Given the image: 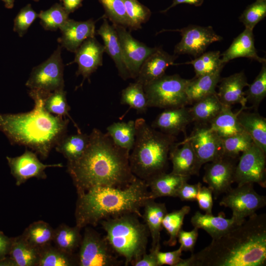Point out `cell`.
<instances>
[{
	"label": "cell",
	"instance_id": "cell-35",
	"mask_svg": "<svg viewBox=\"0 0 266 266\" xmlns=\"http://www.w3.org/2000/svg\"><path fill=\"white\" fill-rule=\"evenodd\" d=\"M106 130L115 144L130 152L135 141V121L114 122L108 126Z\"/></svg>",
	"mask_w": 266,
	"mask_h": 266
},
{
	"label": "cell",
	"instance_id": "cell-39",
	"mask_svg": "<svg viewBox=\"0 0 266 266\" xmlns=\"http://www.w3.org/2000/svg\"><path fill=\"white\" fill-rule=\"evenodd\" d=\"M120 103L130 106L138 114L145 113L148 107L143 85L136 81L130 83L122 91Z\"/></svg>",
	"mask_w": 266,
	"mask_h": 266
},
{
	"label": "cell",
	"instance_id": "cell-47",
	"mask_svg": "<svg viewBox=\"0 0 266 266\" xmlns=\"http://www.w3.org/2000/svg\"><path fill=\"white\" fill-rule=\"evenodd\" d=\"M266 16V0H256L249 5L239 17L245 28L253 30L255 26Z\"/></svg>",
	"mask_w": 266,
	"mask_h": 266
},
{
	"label": "cell",
	"instance_id": "cell-50",
	"mask_svg": "<svg viewBox=\"0 0 266 266\" xmlns=\"http://www.w3.org/2000/svg\"><path fill=\"white\" fill-rule=\"evenodd\" d=\"M196 200L199 206L205 213L212 214L213 199L211 190L206 186H202L200 188L198 193Z\"/></svg>",
	"mask_w": 266,
	"mask_h": 266
},
{
	"label": "cell",
	"instance_id": "cell-7",
	"mask_svg": "<svg viewBox=\"0 0 266 266\" xmlns=\"http://www.w3.org/2000/svg\"><path fill=\"white\" fill-rule=\"evenodd\" d=\"M189 79L165 74L143 86L148 107L167 109L189 105L186 89Z\"/></svg>",
	"mask_w": 266,
	"mask_h": 266
},
{
	"label": "cell",
	"instance_id": "cell-31",
	"mask_svg": "<svg viewBox=\"0 0 266 266\" xmlns=\"http://www.w3.org/2000/svg\"><path fill=\"white\" fill-rule=\"evenodd\" d=\"M216 93L197 101L189 108L192 122L196 124H209L220 112L223 104Z\"/></svg>",
	"mask_w": 266,
	"mask_h": 266
},
{
	"label": "cell",
	"instance_id": "cell-17",
	"mask_svg": "<svg viewBox=\"0 0 266 266\" xmlns=\"http://www.w3.org/2000/svg\"><path fill=\"white\" fill-rule=\"evenodd\" d=\"M105 52L104 47L97 41L95 37L85 40L74 53L73 62L68 64L76 63L78 69L77 76L82 75L83 82L98 68L102 65V56Z\"/></svg>",
	"mask_w": 266,
	"mask_h": 266
},
{
	"label": "cell",
	"instance_id": "cell-30",
	"mask_svg": "<svg viewBox=\"0 0 266 266\" xmlns=\"http://www.w3.org/2000/svg\"><path fill=\"white\" fill-rule=\"evenodd\" d=\"M209 125L221 138L245 132L238 121L237 112L234 113L231 106L223 105Z\"/></svg>",
	"mask_w": 266,
	"mask_h": 266
},
{
	"label": "cell",
	"instance_id": "cell-43",
	"mask_svg": "<svg viewBox=\"0 0 266 266\" xmlns=\"http://www.w3.org/2000/svg\"><path fill=\"white\" fill-rule=\"evenodd\" d=\"M223 155L239 159L240 154L254 144L251 136L246 132L221 138Z\"/></svg>",
	"mask_w": 266,
	"mask_h": 266
},
{
	"label": "cell",
	"instance_id": "cell-42",
	"mask_svg": "<svg viewBox=\"0 0 266 266\" xmlns=\"http://www.w3.org/2000/svg\"><path fill=\"white\" fill-rule=\"evenodd\" d=\"M69 14L63 5L57 3L46 10L40 11L38 18L45 30L55 31L60 29L69 19Z\"/></svg>",
	"mask_w": 266,
	"mask_h": 266
},
{
	"label": "cell",
	"instance_id": "cell-45",
	"mask_svg": "<svg viewBox=\"0 0 266 266\" xmlns=\"http://www.w3.org/2000/svg\"><path fill=\"white\" fill-rule=\"evenodd\" d=\"M104 8L105 16L114 25H120L131 29L123 0H99Z\"/></svg>",
	"mask_w": 266,
	"mask_h": 266
},
{
	"label": "cell",
	"instance_id": "cell-19",
	"mask_svg": "<svg viewBox=\"0 0 266 266\" xmlns=\"http://www.w3.org/2000/svg\"><path fill=\"white\" fill-rule=\"evenodd\" d=\"M177 57L175 54H169L161 47H157L142 63L135 81L144 86L161 77L168 66L176 65L174 61Z\"/></svg>",
	"mask_w": 266,
	"mask_h": 266
},
{
	"label": "cell",
	"instance_id": "cell-1",
	"mask_svg": "<svg viewBox=\"0 0 266 266\" xmlns=\"http://www.w3.org/2000/svg\"><path fill=\"white\" fill-rule=\"evenodd\" d=\"M130 154L115 144L107 133L94 128L82 155L67 165L77 194L97 186H129L137 178L130 168Z\"/></svg>",
	"mask_w": 266,
	"mask_h": 266
},
{
	"label": "cell",
	"instance_id": "cell-55",
	"mask_svg": "<svg viewBox=\"0 0 266 266\" xmlns=\"http://www.w3.org/2000/svg\"><path fill=\"white\" fill-rule=\"evenodd\" d=\"M83 0H61L63 6L66 11L70 14L81 6Z\"/></svg>",
	"mask_w": 266,
	"mask_h": 266
},
{
	"label": "cell",
	"instance_id": "cell-59",
	"mask_svg": "<svg viewBox=\"0 0 266 266\" xmlns=\"http://www.w3.org/2000/svg\"><path fill=\"white\" fill-rule=\"evenodd\" d=\"M34 0V1H39V0Z\"/></svg>",
	"mask_w": 266,
	"mask_h": 266
},
{
	"label": "cell",
	"instance_id": "cell-58",
	"mask_svg": "<svg viewBox=\"0 0 266 266\" xmlns=\"http://www.w3.org/2000/svg\"><path fill=\"white\" fill-rule=\"evenodd\" d=\"M4 3V6L8 9L13 8L15 0H1Z\"/></svg>",
	"mask_w": 266,
	"mask_h": 266
},
{
	"label": "cell",
	"instance_id": "cell-3",
	"mask_svg": "<svg viewBox=\"0 0 266 266\" xmlns=\"http://www.w3.org/2000/svg\"><path fill=\"white\" fill-rule=\"evenodd\" d=\"M29 94L34 101L33 109L25 113L0 114V131L12 145L25 146L45 159L66 134L69 120L46 110L44 94L35 90H30Z\"/></svg>",
	"mask_w": 266,
	"mask_h": 266
},
{
	"label": "cell",
	"instance_id": "cell-56",
	"mask_svg": "<svg viewBox=\"0 0 266 266\" xmlns=\"http://www.w3.org/2000/svg\"><path fill=\"white\" fill-rule=\"evenodd\" d=\"M203 2V0H173L171 5L167 7L166 9L161 11V12L165 13L170 8L181 3H188L194 5L196 6H200L202 4Z\"/></svg>",
	"mask_w": 266,
	"mask_h": 266
},
{
	"label": "cell",
	"instance_id": "cell-2",
	"mask_svg": "<svg viewBox=\"0 0 266 266\" xmlns=\"http://www.w3.org/2000/svg\"><path fill=\"white\" fill-rule=\"evenodd\" d=\"M266 263V214L249 216L176 266H263Z\"/></svg>",
	"mask_w": 266,
	"mask_h": 266
},
{
	"label": "cell",
	"instance_id": "cell-32",
	"mask_svg": "<svg viewBox=\"0 0 266 266\" xmlns=\"http://www.w3.org/2000/svg\"><path fill=\"white\" fill-rule=\"evenodd\" d=\"M8 254L16 266H37L39 250L30 244L22 235L11 238Z\"/></svg>",
	"mask_w": 266,
	"mask_h": 266
},
{
	"label": "cell",
	"instance_id": "cell-48",
	"mask_svg": "<svg viewBox=\"0 0 266 266\" xmlns=\"http://www.w3.org/2000/svg\"><path fill=\"white\" fill-rule=\"evenodd\" d=\"M37 17L38 14L33 9L31 4H27L20 10L15 17L13 31L17 33L20 37L23 36Z\"/></svg>",
	"mask_w": 266,
	"mask_h": 266
},
{
	"label": "cell",
	"instance_id": "cell-6",
	"mask_svg": "<svg viewBox=\"0 0 266 266\" xmlns=\"http://www.w3.org/2000/svg\"><path fill=\"white\" fill-rule=\"evenodd\" d=\"M138 217L135 214L127 213L99 223L112 250L124 259L126 266L138 261L146 253L150 233Z\"/></svg>",
	"mask_w": 266,
	"mask_h": 266
},
{
	"label": "cell",
	"instance_id": "cell-15",
	"mask_svg": "<svg viewBox=\"0 0 266 266\" xmlns=\"http://www.w3.org/2000/svg\"><path fill=\"white\" fill-rule=\"evenodd\" d=\"M119 39L124 59L132 78L135 79L145 60L157 47H150L135 39L125 27L114 25Z\"/></svg>",
	"mask_w": 266,
	"mask_h": 266
},
{
	"label": "cell",
	"instance_id": "cell-57",
	"mask_svg": "<svg viewBox=\"0 0 266 266\" xmlns=\"http://www.w3.org/2000/svg\"><path fill=\"white\" fill-rule=\"evenodd\" d=\"M0 266H16V265L10 257H5L0 259Z\"/></svg>",
	"mask_w": 266,
	"mask_h": 266
},
{
	"label": "cell",
	"instance_id": "cell-49",
	"mask_svg": "<svg viewBox=\"0 0 266 266\" xmlns=\"http://www.w3.org/2000/svg\"><path fill=\"white\" fill-rule=\"evenodd\" d=\"M198 230L194 228L191 231H185L182 229L180 230L177 235V240L182 251L193 253L198 237Z\"/></svg>",
	"mask_w": 266,
	"mask_h": 266
},
{
	"label": "cell",
	"instance_id": "cell-10",
	"mask_svg": "<svg viewBox=\"0 0 266 266\" xmlns=\"http://www.w3.org/2000/svg\"><path fill=\"white\" fill-rule=\"evenodd\" d=\"M253 184L247 183L232 188L225 193L220 205L230 208L233 217L245 220L266 205V196L258 194Z\"/></svg>",
	"mask_w": 266,
	"mask_h": 266
},
{
	"label": "cell",
	"instance_id": "cell-12",
	"mask_svg": "<svg viewBox=\"0 0 266 266\" xmlns=\"http://www.w3.org/2000/svg\"><path fill=\"white\" fill-rule=\"evenodd\" d=\"M176 31L180 32L181 39L174 47L175 55L188 54L196 58L211 43L222 39L211 26L189 25Z\"/></svg>",
	"mask_w": 266,
	"mask_h": 266
},
{
	"label": "cell",
	"instance_id": "cell-46",
	"mask_svg": "<svg viewBox=\"0 0 266 266\" xmlns=\"http://www.w3.org/2000/svg\"><path fill=\"white\" fill-rule=\"evenodd\" d=\"M123 1L130 21V29H140L141 25L149 20L151 11L137 0H123Z\"/></svg>",
	"mask_w": 266,
	"mask_h": 266
},
{
	"label": "cell",
	"instance_id": "cell-5",
	"mask_svg": "<svg viewBox=\"0 0 266 266\" xmlns=\"http://www.w3.org/2000/svg\"><path fill=\"white\" fill-rule=\"evenodd\" d=\"M135 141L129 161L132 173L146 182L166 172L169 153L175 144V136L158 131L145 119L135 121Z\"/></svg>",
	"mask_w": 266,
	"mask_h": 266
},
{
	"label": "cell",
	"instance_id": "cell-18",
	"mask_svg": "<svg viewBox=\"0 0 266 266\" xmlns=\"http://www.w3.org/2000/svg\"><path fill=\"white\" fill-rule=\"evenodd\" d=\"M61 36L58 39L61 47L75 53L87 39L95 37V23L92 19L76 21L69 19L60 29Z\"/></svg>",
	"mask_w": 266,
	"mask_h": 266
},
{
	"label": "cell",
	"instance_id": "cell-37",
	"mask_svg": "<svg viewBox=\"0 0 266 266\" xmlns=\"http://www.w3.org/2000/svg\"><path fill=\"white\" fill-rule=\"evenodd\" d=\"M77 266L75 255L66 253L51 244L39 249L37 266Z\"/></svg>",
	"mask_w": 266,
	"mask_h": 266
},
{
	"label": "cell",
	"instance_id": "cell-28",
	"mask_svg": "<svg viewBox=\"0 0 266 266\" xmlns=\"http://www.w3.org/2000/svg\"><path fill=\"white\" fill-rule=\"evenodd\" d=\"M238 121L254 144L266 153V119L258 112L241 109L237 112Z\"/></svg>",
	"mask_w": 266,
	"mask_h": 266
},
{
	"label": "cell",
	"instance_id": "cell-26",
	"mask_svg": "<svg viewBox=\"0 0 266 266\" xmlns=\"http://www.w3.org/2000/svg\"><path fill=\"white\" fill-rule=\"evenodd\" d=\"M154 200L149 199L145 201L143 206V213L141 217L151 237V248L150 250L159 251L161 249L162 221L167 211L165 203L157 202Z\"/></svg>",
	"mask_w": 266,
	"mask_h": 266
},
{
	"label": "cell",
	"instance_id": "cell-21",
	"mask_svg": "<svg viewBox=\"0 0 266 266\" xmlns=\"http://www.w3.org/2000/svg\"><path fill=\"white\" fill-rule=\"evenodd\" d=\"M245 220L233 216L230 219L225 218L223 212L215 216L212 214H202L197 211L191 218V222L194 228L204 230L212 239H216L241 225Z\"/></svg>",
	"mask_w": 266,
	"mask_h": 266
},
{
	"label": "cell",
	"instance_id": "cell-16",
	"mask_svg": "<svg viewBox=\"0 0 266 266\" xmlns=\"http://www.w3.org/2000/svg\"><path fill=\"white\" fill-rule=\"evenodd\" d=\"M6 159L10 172L16 180L17 186H20L32 178L45 179V170L48 167H61V163L47 165L41 163L35 152L26 149L23 154L15 157L7 156Z\"/></svg>",
	"mask_w": 266,
	"mask_h": 266
},
{
	"label": "cell",
	"instance_id": "cell-24",
	"mask_svg": "<svg viewBox=\"0 0 266 266\" xmlns=\"http://www.w3.org/2000/svg\"><path fill=\"white\" fill-rule=\"evenodd\" d=\"M104 43L105 52L111 58L117 68L118 73L124 80L131 78L127 67L117 33L113 25L108 22L106 18L97 31Z\"/></svg>",
	"mask_w": 266,
	"mask_h": 266
},
{
	"label": "cell",
	"instance_id": "cell-22",
	"mask_svg": "<svg viewBox=\"0 0 266 266\" xmlns=\"http://www.w3.org/2000/svg\"><path fill=\"white\" fill-rule=\"evenodd\" d=\"M219 82L218 92L216 93L223 105L232 106L238 103L241 105V109L246 108L247 101L243 89L249 84L243 71L221 78Z\"/></svg>",
	"mask_w": 266,
	"mask_h": 266
},
{
	"label": "cell",
	"instance_id": "cell-38",
	"mask_svg": "<svg viewBox=\"0 0 266 266\" xmlns=\"http://www.w3.org/2000/svg\"><path fill=\"white\" fill-rule=\"evenodd\" d=\"M66 93L64 89L56 90L44 96L43 105L49 113L61 117H69L77 128V132H81L69 114L70 107L67 103Z\"/></svg>",
	"mask_w": 266,
	"mask_h": 266
},
{
	"label": "cell",
	"instance_id": "cell-34",
	"mask_svg": "<svg viewBox=\"0 0 266 266\" xmlns=\"http://www.w3.org/2000/svg\"><path fill=\"white\" fill-rule=\"evenodd\" d=\"M81 229L77 226L70 227L61 224L54 229L53 242L61 250L70 254H73L79 248L82 236L80 233Z\"/></svg>",
	"mask_w": 266,
	"mask_h": 266
},
{
	"label": "cell",
	"instance_id": "cell-11",
	"mask_svg": "<svg viewBox=\"0 0 266 266\" xmlns=\"http://www.w3.org/2000/svg\"><path fill=\"white\" fill-rule=\"evenodd\" d=\"M266 153L253 144L239 156L234 173L237 185L257 183L266 187Z\"/></svg>",
	"mask_w": 266,
	"mask_h": 266
},
{
	"label": "cell",
	"instance_id": "cell-4",
	"mask_svg": "<svg viewBox=\"0 0 266 266\" xmlns=\"http://www.w3.org/2000/svg\"><path fill=\"white\" fill-rule=\"evenodd\" d=\"M145 181L136 178L125 188L97 186L78 195L75 211L76 226H96L100 221L127 213L142 217L140 209L152 199Z\"/></svg>",
	"mask_w": 266,
	"mask_h": 266
},
{
	"label": "cell",
	"instance_id": "cell-14",
	"mask_svg": "<svg viewBox=\"0 0 266 266\" xmlns=\"http://www.w3.org/2000/svg\"><path fill=\"white\" fill-rule=\"evenodd\" d=\"M238 160L223 155L204 167L202 180L211 190L215 199L232 188Z\"/></svg>",
	"mask_w": 266,
	"mask_h": 266
},
{
	"label": "cell",
	"instance_id": "cell-13",
	"mask_svg": "<svg viewBox=\"0 0 266 266\" xmlns=\"http://www.w3.org/2000/svg\"><path fill=\"white\" fill-rule=\"evenodd\" d=\"M185 139L191 143L201 166L223 156L221 138L208 124H196Z\"/></svg>",
	"mask_w": 266,
	"mask_h": 266
},
{
	"label": "cell",
	"instance_id": "cell-54",
	"mask_svg": "<svg viewBox=\"0 0 266 266\" xmlns=\"http://www.w3.org/2000/svg\"><path fill=\"white\" fill-rule=\"evenodd\" d=\"M11 244V238L5 235L0 232V259L6 257L9 254Z\"/></svg>",
	"mask_w": 266,
	"mask_h": 266
},
{
	"label": "cell",
	"instance_id": "cell-20",
	"mask_svg": "<svg viewBox=\"0 0 266 266\" xmlns=\"http://www.w3.org/2000/svg\"><path fill=\"white\" fill-rule=\"evenodd\" d=\"M179 144L180 147L176 143L169 153V160L172 164L171 172L189 177L198 175L201 165L191 143L185 139Z\"/></svg>",
	"mask_w": 266,
	"mask_h": 266
},
{
	"label": "cell",
	"instance_id": "cell-8",
	"mask_svg": "<svg viewBox=\"0 0 266 266\" xmlns=\"http://www.w3.org/2000/svg\"><path fill=\"white\" fill-rule=\"evenodd\" d=\"M105 236L85 227L77 256L79 266H119L123 262L115 255Z\"/></svg>",
	"mask_w": 266,
	"mask_h": 266
},
{
	"label": "cell",
	"instance_id": "cell-23",
	"mask_svg": "<svg viewBox=\"0 0 266 266\" xmlns=\"http://www.w3.org/2000/svg\"><path fill=\"white\" fill-rule=\"evenodd\" d=\"M192 122L189 108L186 106L165 109L152 122L151 126L165 133L175 136L184 133Z\"/></svg>",
	"mask_w": 266,
	"mask_h": 266
},
{
	"label": "cell",
	"instance_id": "cell-29",
	"mask_svg": "<svg viewBox=\"0 0 266 266\" xmlns=\"http://www.w3.org/2000/svg\"><path fill=\"white\" fill-rule=\"evenodd\" d=\"M190 177L170 172L161 173L146 182L153 199L163 197H176L179 187Z\"/></svg>",
	"mask_w": 266,
	"mask_h": 266
},
{
	"label": "cell",
	"instance_id": "cell-41",
	"mask_svg": "<svg viewBox=\"0 0 266 266\" xmlns=\"http://www.w3.org/2000/svg\"><path fill=\"white\" fill-rule=\"evenodd\" d=\"M191 208L189 206H183L180 209L167 213L162 221L163 228H165L169 235V239L165 244L169 246H174L177 241V235L182 229L183 220L188 214Z\"/></svg>",
	"mask_w": 266,
	"mask_h": 266
},
{
	"label": "cell",
	"instance_id": "cell-44",
	"mask_svg": "<svg viewBox=\"0 0 266 266\" xmlns=\"http://www.w3.org/2000/svg\"><path fill=\"white\" fill-rule=\"evenodd\" d=\"M262 65L260 72L244 92L247 102L250 103L255 110L266 96V62Z\"/></svg>",
	"mask_w": 266,
	"mask_h": 266
},
{
	"label": "cell",
	"instance_id": "cell-52",
	"mask_svg": "<svg viewBox=\"0 0 266 266\" xmlns=\"http://www.w3.org/2000/svg\"><path fill=\"white\" fill-rule=\"evenodd\" d=\"M182 250L180 246L178 249L166 252L160 251L157 253V259L159 266L163 265H169L176 266L181 261Z\"/></svg>",
	"mask_w": 266,
	"mask_h": 266
},
{
	"label": "cell",
	"instance_id": "cell-36",
	"mask_svg": "<svg viewBox=\"0 0 266 266\" xmlns=\"http://www.w3.org/2000/svg\"><path fill=\"white\" fill-rule=\"evenodd\" d=\"M54 233V229L50 224L40 220L31 224L22 235L30 244L39 250L51 244Z\"/></svg>",
	"mask_w": 266,
	"mask_h": 266
},
{
	"label": "cell",
	"instance_id": "cell-51",
	"mask_svg": "<svg viewBox=\"0 0 266 266\" xmlns=\"http://www.w3.org/2000/svg\"><path fill=\"white\" fill-rule=\"evenodd\" d=\"M201 186L200 182L190 184L187 181L184 182L177 190L176 197L179 198L182 201H194L196 200L198 193Z\"/></svg>",
	"mask_w": 266,
	"mask_h": 266
},
{
	"label": "cell",
	"instance_id": "cell-33",
	"mask_svg": "<svg viewBox=\"0 0 266 266\" xmlns=\"http://www.w3.org/2000/svg\"><path fill=\"white\" fill-rule=\"evenodd\" d=\"M89 141V135L77 132L76 133L66 134L55 146L56 150L62 154L67 163L78 160L85 151Z\"/></svg>",
	"mask_w": 266,
	"mask_h": 266
},
{
	"label": "cell",
	"instance_id": "cell-27",
	"mask_svg": "<svg viewBox=\"0 0 266 266\" xmlns=\"http://www.w3.org/2000/svg\"><path fill=\"white\" fill-rule=\"evenodd\" d=\"M222 69L189 79L186 89L189 104L192 105L197 101L216 93L215 89L221 79Z\"/></svg>",
	"mask_w": 266,
	"mask_h": 266
},
{
	"label": "cell",
	"instance_id": "cell-25",
	"mask_svg": "<svg viewBox=\"0 0 266 266\" xmlns=\"http://www.w3.org/2000/svg\"><path fill=\"white\" fill-rule=\"evenodd\" d=\"M240 57L247 58L261 63L266 62L265 58L260 57L257 54L254 45L253 30L246 28L233 39L230 47L221 54V61L224 65L232 60Z\"/></svg>",
	"mask_w": 266,
	"mask_h": 266
},
{
	"label": "cell",
	"instance_id": "cell-40",
	"mask_svg": "<svg viewBox=\"0 0 266 266\" xmlns=\"http://www.w3.org/2000/svg\"><path fill=\"white\" fill-rule=\"evenodd\" d=\"M182 64L191 65L194 67L195 76L212 73L223 68L225 65L222 63L219 51L204 52L195 59Z\"/></svg>",
	"mask_w": 266,
	"mask_h": 266
},
{
	"label": "cell",
	"instance_id": "cell-9",
	"mask_svg": "<svg viewBox=\"0 0 266 266\" xmlns=\"http://www.w3.org/2000/svg\"><path fill=\"white\" fill-rule=\"evenodd\" d=\"M61 49V46L58 45L47 60L33 68L25 84L30 90L37 91L47 95L64 89Z\"/></svg>",
	"mask_w": 266,
	"mask_h": 266
},
{
	"label": "cell",
	"instance_id": "cell-53",
	"mask_svg": "<svg viewBox=\"0 0 266 266\" xmlns=\"http://www.w3.org/2000/svg\"><path fill=\"white\" fill-rule=\"evenodd\" d=\"M160 251V250H159ZM159 251L150 250V253H145L138 261L132 263L133 266H159L157 253Z\"/></svg>",
	"mask_w": 266,
	"mask_h": 266
}]
</instances>
